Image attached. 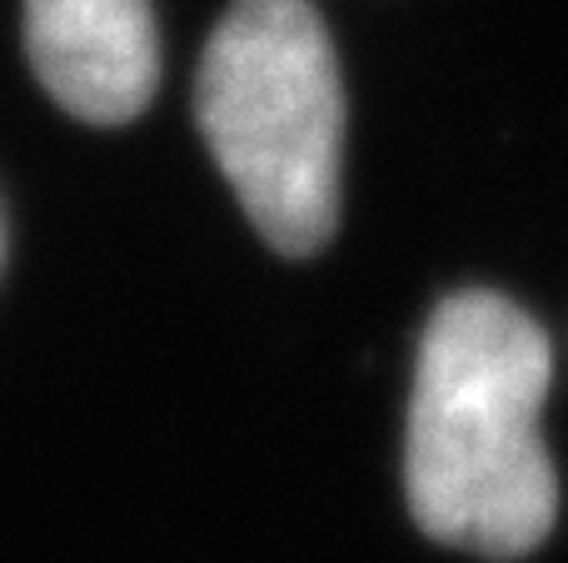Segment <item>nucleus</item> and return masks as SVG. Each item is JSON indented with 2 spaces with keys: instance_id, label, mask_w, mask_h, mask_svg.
Here are the masks:
<instances>
[{
  "instance_id": "obj_1",
  "label": "nucleus",
  "mask_w": 568,
  "mask_h": 563,
  "mask_svg": "<svg viewBox=\"0 0 568 563\" xmlns=\"http://www.w3.org/2000/svg\"><path fill=\"white\" fill-rule=\"evenodd\" d=\"M549 335L514 299L464 289L434 309L409 399L414 524L484 559H524L549 539L559 479L539 434Z\"/></svg>"
},
{
  "instance_id": "obj_2",
  "label": "nucleus",
  "mask_w": 568,
  "mask_h": 563,
  "mask_svg": "<svg viewBox=\"0 0 568 563\" xmlns=\"http://www.w3.org/2000/svg\"><path fill=\"white\" fill-rule=\"evenodd\" d=\"M195 120L270 249L304 259L339 219L344 90L310 0H235L195 80Z\"/></svg>"
},
{
  "instance_id": "obj_3",
  "label": "nucleus",
  "mask_w": 568,
  "mask_h": 563,
  "mask_svg": "<svg viewBox=\"0 0 568 563\" xmlns=\"http://www.w3.org/2000/svg\"><path fill=\"white\" fill-rule=\"evenodd\" d=\"M36 80L85 125H125L150 105L160 40L150 0H26Z\"/></svg>"
}]
</instances>
